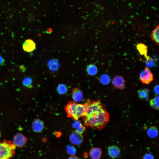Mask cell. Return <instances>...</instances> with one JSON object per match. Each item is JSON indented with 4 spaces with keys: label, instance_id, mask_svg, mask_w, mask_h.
I'll use <instances>...</instances> for the list:
<instances>
[{
    "label": "cell",
    "instance_id": "cell-1",
    "mask_svg": "<svg viewBox=\"0 0 159 159\" xmlns=\"http://www.w3.org/2000/svg\"><path fill=\"white\" fill-rule=\"evenodd\" d=\"M85 104L87 112L82 117L84 125L99 130L104 129L110 121L109 115L100 100L88 99Z\"/></svg>",
    "mask_w": 159,
    "mask_h": 159
},
{
    "label": "cell",
    "instance_id": "cell-2",
    "mask_svg": "<svg viewBox=\"0 0 159 159\" xmlns=\"http://www.w3.org/2000/svg\"><path fill=\"white\" fill-rule=\"evenodd\" d=\"M67 117L75 121L85 116L87 112V107L85 104L69 101L64 107Z\"/></svg>",
    "mask_w": 159,
    "mask_h": 159
},
{
    "label": "cell",
    "instance_id": "cell-3",
    "mask_svg": "<svg viewBox=\"0 0 159 159\" xmlns=\"http://www.w3.org/2000/svg\"><path fill=\"white\" fill-rule=\"evenodd\" d=\"M16 146L13 142L4 140L0 143V159H10L15 154Z\"/></svg>",
    "mask_w": 159,
    "mask_h": 159
},
{
    "label": "cell",
    "instance_id": "cell-4",
    "mask_svg": "<svg viewBox=\"0 0 159 159\" xmlns=\"http://www.w3.org/2000/svg\"><path fill=\"white\" fill-rule=\"evenodd\" d=\"M140 78L143 83L148 84L153 80V75L146 67L140 74Z\"/></svg>",
    "mask_w": 159,
    "mask_h": 159
},
{
    "label": "cell",
    "instance_id": "cell-5",
    "mask_svg": "<svg viewBox=\"0 0 159 159\" xmlns=\"http://www.w3.org/2000/svg\"><path fill=\"white\" fill-rule=\"evenodd\" d=\"M112 83L115 89L122 90L125 87V83L124 77L120 75H116L112 79Z\"/></svg>",
    "mask_w": 159,
    "mask_h": 159
},
{
    "label": "cell",
    "instance_id": "cell-6",
    "mask_svg": "<svg viewBox=\"0 0 159 159\" xmlns=\"http://www.w3.org/2000/svg\"><path fill=\"white\" fill-rule=\"evenodd\" d=\"M27 140V138L23 135L18 133L14 136L13 142L16 147L21 148L26 143Z\"/></svg>",
    "mask_w": 159,
    "mask_h": 159
},
{
    "label": "cell",
    "instance_id": "cell-7",
    "mask_svg": "<svg viewBox=\"0 0 159 159\" xmlns=\"http://www.w3.org/2000/svg\"><path fill=\"white\" fill-rule=\"evenodd\" d=\"M36 47V44L32 39H28L26 40L23 44V50L27 52L34 51Z\"/></svg>",
    "mask_w": 159,
    "mask_h": 159
},
{
    "label": "cell",
    "instance_id": "cell-8",
    "mask_svg": "<svg viewBox=\"0 0 159 159\" xmlns=\"http://www.w3.org/2000/svg\"><path fill=\"white\" fill-rule=\"evenodd\" d=\"M44 127L43 121L39 119L34 120L32 123V128L33 131L36 132H41Z\"/></svg>",
    "mask_w": 159,
    "mask_h": 159
},
{
    "label": "cell",
    "instance_id": "cell-9",
    "mask_svg": "<svg viewBox=\"0 0 159 159\" xmlns=\"http://www.w3.org/2000/svg\"><path fill=\"white\" fill-rule=\"evenodd\" d=\"M72 97L74 101L76 102H79L83 99V95L82 90L77 88L73 89L72 91Z\"/></svg>",
    "mask_w": 159,
    "mask_h": 159
},
{
    "label": "cell",
    "instance_id": "cell-10",
    "mask_svg": "<svg viewBox=\"0 0 159 159\" xmlns=\"http://www.w3.org/2000/svg\"><path fill=\"white\" fill-rule=\"evenodd\" d=\"M83 139L82 135L78 134L75 132L72 133L69 137L70 142L75 145L81 144L83 141Z\"/></svg>",
    "mask_w": 159,
    "mask_h": 159
},
{
    "label": "cell",
    "instance_id": "cell-11",
    "mask_svg": "<svg viewBox=\"0 0 159 159\" xmlns=\"http://www.w3.org/2000/svg\"><path fill=\"white\" fill-rule=\"evenodd\" d=\"M108 153L109 156L112 158L117 157L120 153L119 148L115 145L109 146L108 148Z\"/></svg>",
    "mask_w": 159,
    "mask_h": 159
},
{
    "label": "cell",
    "instance_id": "cell-12",
    "mask_svg": "<svg viewBox=\"0 0 159 159\" xmlns=\"http://www.w3.org/2000/svg\"><path fill=\"white\" fill-rule=\"evenodd\" d=\"M74 129V132L80 135H82L84 132L86 128L78 120H75L72 125Z\"/></svg>",
    "mask_w": 159,
    "mask_h": 159
},
{
    "label": "cell",
    "instance_id": "cell-13",
    "mask_svg": "<svg viewBox=\"0 0 159 159\" xmlns=\"http://www.w3.org/2000/svg\"><path fill=\"white\" fill-rule=\"evenodd\" d=\"M102 154V150L98 148H92L90 152V156L92 159H100Z\"/></svg>",
    "mask_w": 159,
    "mask_h": 159
},
{
    "label": "cell",
    "instance_id": "cell-14",
    "mask_svg": "<svg viewBox=\"0 0 159 159\" xmlns=\"http://www.w3.org/2000/svg\"><path fill=\"white\" fill-rule=\"evenodd\" d=\"M159 26L158 25L152 31L150 34L152 40L155 42L158 46H159Z\"/></svg>",
    "mask_w": 159,
    "mask_h": 159
},
{
    "label": "cell",
    "instance_id": "cell-15",
    "mask_svg": "<svg viewBox=\"0 0 159 159\" xmlns=\"http://www.w3.org/2000/svg\"><path fill=\"white\" fill-rule=\"evenodd\" d=\"M138 95L139 98L142 100L148 99L149 94V91L147 88L142 87L138 91Z\"/></svg>",
    "mask_w": 159,
    "mask_h": 159
},
{
    "label": "cell",
    "instance_id": "cell-16",
    "mask_svg": "<svg viewBox=\"0 0 159 159\" xmlns=\"http://www.w3.org/2000/svg\"><path fill=\"white\" fill-rule=\"evenodd\" d=\"M136 48L140 54L143 55L145 58L148 56V47L146 45L142 43H139L137 45Z\"/></svg>",
    "mask_w": 159,
    "mask_h": 159
},
{
    "label": "cell",
    "instance_id": "cell-17",
    "mask_svg": "<svg viewBox=\"0 0 159 159\" xmlns=\"http://www.w3.org/2000/svg\"><path fill=\"white\" fill-rule=\"evenodd\" d=\"M147 134L150 138H156L158 135L157 127L154 126L150 127L147 130Z\"/></svg>",
    "mask_w": 159,
    "mask_h": 159
},
{
    "label": "cell",
    "instance_id": "cell-18",
    "mask_svg": "<svg viewBox=\"0 0 159 159\" xmlns=\"http://www.w3.org/2000/svg\"><path fill=\"white\" fill-rule=\"evenodd\" d=\"M86 71L89 75L92 76L96 74L98 71L96 66L92 64H90L87 66Z\"/></svg>",
    "mask_w": 159,
    "mask_h": 159
},
{
    "label": "cell",
    "instance_id": "cell-19",
    "mask_svg": "<svg viewBox=\"0 0 159 159\" xmlns=\"http://www.w3.org/2000/svg\"><path fill=\"white\" fill-rule=\"evenodd\" d=\"M150 105L151 107L156 110H158L159 107V97L156 96L151 100L150 101Z\"/></svg>",
    "mask_w": 159,
    "mask_h": 159
},
{
    "label": "cell",
    "instance_id": "cell-20",
    "mask_svg": "<svg viewBox=\"0 0 159 159\" xmlns=\"http://www.w3.org/2000/svg\"><path fill=\"white\" fill-rule=\"evenodd\" d=\"M110 77L106 74L102 75L100 78V82L104 85H107L109 84L110 82Z\"/></svg>",
    "mask_w": 159,
    "mask_h": 159
},
{
    "label": "cell",
    "instance_id": "cell-21",
    "mask_svg": "<svg viewBox=\"0 0 159 159\" xmlns=\"http://www.w3.org/2000/svg\"><path fill=\"white\" fill-rule=\"evenodd\" d=\"M23 85L27 87L30 88L32 87V80L31 78L27 77L24 78L22 80Z\"/></svg>",
    "mask_w": 159,
    "mask_h": 159
},
{
    "label": "cell",
    "instance_id": "cell-22",
    "mask_svg": "<svg viewBox=\"0 0 159 159\" xmlns=\"http://www.w3.org/2000/svg\"><path fill=\"white\" fill-rule=\"evenodd\" d=\"M57 90L59 94L64 95L67 93V86L65 85L60 84L58 85Z\"/></svg>",
    "mask_w": 159,
    "mask_h": 159
},
{
    "label": "cell",
    "instance_id": "cell-23",
    "mask_svg": "<svg viewBox=\"0 0 159 159\" xmlns=\"http://www.w3.org/2000/svg\"><path fill=\"white\" fill-rule=\"evenodd\" d=\"M48 65L50 69L52 70L57 69L59 66L58 62L55 60H52L49 61L48 63Z\"/></svg>",
    "mask_w": 159,
    "mask_h": 159
},
{
    "label": "cell",
    "instance_id": "cell-24",
    "mask_svg": "<svg viewBox=\"0 0 159 159\" xmlns=\"http://www.w3.org/2000/svg\"><path fill=\"white\" fill-rule=\"evenodd\" d=\"M67 153L72 155H74L76 153L75 148L72 146H67Z\"/></svg>",
    "mask_w": 159,
    "mask_h": 159
},
{
    "label": "cell",
    "instance_id": "cell-25",
    "mask_svg": "<svg viewBox=\"0 0 159 159\" xmlns=\"http://www.w3.org/2000/svg\"><path fill=\"white\" fill-rule=\"evenodd\" d=\"M146 65L149 67H152L154 61L152 58L149 57L147 56L146 58Z\"/></svg>",
    "mask_w": 159,
    "mask_h": 159
},
{
    "label": "cell",
    "instance_id": "cell-26",
    "mask_svg": "<svg viewBox=\"0 0 159 159\" xmlns=\"http://www.w3.org/2000/svg\"><path fill=\"white\" fill-rule=\"evenodd\" d=\"M143 159H154V157L150 154L147 153L144 155Z\"/></svg>",
    "mask_w": 159,
    "mask_h": 159
},
{
    "label": "cell",
    "instance_id": "cell-27",
    "mask_svg": "<svg viewBox=\"0 0 159 159\" xmlns=\"http://www.w3.org/2000/svg\"><path fill=\"white\" fill-rule=\"evenodd\" d=\"M154 92L155 93L157 94L158 95L159 94V85H156L154 88Z\"/></svg>",
    "mask_w": 159,
    "mask_h": 159
},
{
    "label": "cell",
    "instance_id": "cell-28",
    "mask_svg": "<svg viewBox=\"0 0 159 159\" xmlns=\"http://www.w3.org/2000/svg\"><path fill=\"white\" fill-rule=\"evenodd\" d=\"M5 62V60L3 57L0 55V65H3Z\"/></svg>",
    "mask_w": 159,
    "mask_h": 159
},
{
    "label": "cell",
    "instance_id": "cell-29",
    "mask_svg": "<svg viewBox=\"0 0 159 159\" xmlns=\"http://www.w3.org/2000/svg\"><path fill=\"white\" fill-rule=\"evenodd\" d=\"M19 69L22 72H24L26 69L25 67L23 65H21L19 67Z\"/></svg>",
    "mask_w": 159,
    "mask_h": 159
},
{
    "label": "cell",
    "instance_id": "cell-30",
    "mask_svg": "<svg viewBox=\"0 0 159 159\" xmlns=\"http://www.w3.org/2000/svg\"><path fill=\"white\" fill-rule=\"evenodd\" d=\"M68 159H79L77 157L73 156L70 157Z\"/></svg>",
    "mask_w": 159,
    "mask_h": 159
}]
</instances>
